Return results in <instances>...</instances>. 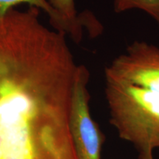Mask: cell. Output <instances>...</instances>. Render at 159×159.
Masks as SVG:
<instances>
[{
  "label": "cell",
  "mask_w": 159,
  "mask_h": 159,
  "mask_svg": "<svg viewBox=\"0 0 159 159\" xmlns=\"http://www.w3.org/2000/svg\"><path fill=\"white\" fill-rule=\"evenodd\" d=\"M89 69L78 65L75 73L70 110L69 131L77 159H101L105 136L91 117L87 85Z\"/></svg>",
  "instance_id": "obj_3"
},
{
  "label": "cell",
  "mask_w": 159,
  "mask_h": 159,
  "mask_svg": "<svg viewBox=\"0 0 159 159\" xmlns=\"http://www.w3.org/2000/svg\"><path fill=\"white\" fill-rule=\"evenodd\" d=\"M114 9L118 13L141 10L150 16L159 27V0H114Z\"/></svg>",
  "instance_id": "obj_7"
},
{
  "label": "cell",
  "mask_w": 159,
  "mask_h": 159,
  "mask_svg": "<svg viewBox=\"0 0 159 159\" xmlns=\"http://www.w3.org/2000/svg\"><path fill=\"white\" fill-rule=\"evenodd\" d=\"M105 80L137 85L159 95V47L135 41L105 69Z\"/></svg>",
  "instance_id": "obj_4"
},
{
  "label": "cell",
  "mask_w": 159,
  "mask_h": 159,
  "mask_svg": "<svg viewBox=\"0 0 159 159\" xmlns=\"http://www.w3.org/2000/svg\"><path fill=\"white\" fill-rule=\"evenodd\" d=\"M71 93L66 77L47 61L0 48V159H77Z\"/></svg>",
  "instance_id": "obj_1"
},
{
  "label": "cell",
  "mask_w": 159,
  "mask_h": 159,
  "mask_svg": "<svg viewBox=\"0 0 159 159\" xmlns=\"http://www.w3.org/2000/svg\"><path fill=\"white\" fill-rule=\"evenodd\" d=\"M52 7L74 30L79 42L82 40L83 30L85 27L94 35L99 34L102 27L90 11L78 13L75 0H49Z\"/></svg>",
  "instance_id": "obj_5"
},
{
  "label": "cell",
  "mask_w": 159,
  "mask_h": 159,
  "mask_svg": "<svg viewBox=\"0 0 159 159\" xmlns=\"http://www.w3.org/2000/svg\"><path fill=\"white\" fill-rule=\"evenodd\" d=\"M21 4H27L30 7L42 10L48 15L49 22L53 29L64 33L66 35H69L75 43H79L76 33L72 27L52 7L47 0H0V18L5 16L9 11Z\"/></svg>",
  "instance_id": "obj_6"
},
{
  "label": "cell",
  "mask_w": 159,
  "mask_h": 159,
  "mask_svg": "<svg viewBox=\"0 0 159 159\" xmlns=\"http://www.w3.org/2000/svg\"><path fill=\"white\" fill-rule=\"evenodd\" d=\"M110 123L139 154L159 148V95L148 89L105 80Z\"/></svg>",
  "instance_id": "obj_2"
},
{
  "label": "cell",
  "mask_w": 159,
  "mask_h": 159,
  "mask_svg": "<svg viewBox=\"0 0 159 159\" xmlns=\"http://www.w3.org/2000/svg\"><path fill=\"white\" fill-rule=\"evenodd\" d=\"M139 159H154L153 158V151L150 150L147 152H142L139 154Z\"/></svg>",
  "instance_id": "obj_8"
}]
</instances>
